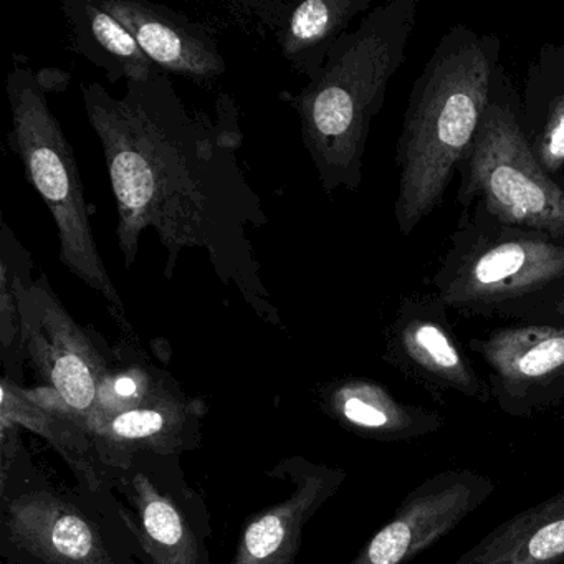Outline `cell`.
<instances>
[{"mask_svg":"<svg viewBox=\"0 0 564 564\" xmlns=\"http://www.w3.org/2000/svg\"><path fill=\"white\" fill-rule=\"evenodd\" d=\"M520 123L541 170L564 184V42L543 45L528 65Z\"/></svg>","mask_w":564,"mask_h":564,"instance_id":"obj_18","label":"cell"},{"mask_svg":"<svg viewBox=\"0 0 564 564\" xmlns=\"http://www.w3.org/2000/svg\"><path fill=\"white\" fill-rule=\"evenodd\" d=\"M98 4L128 29L161 74L209 80L226 72L213 35L186 15L141 0H98Z\"/></svg>","mask_w":564,"mask_h":564,"instance_id":"obj_16","label":"cell"},{"mask_svg":"<svg viewBox=\"0 0 564 564\" xmlns=\"http://www.w3.org/2000/svg\"><path fill=\"white\" fill-rule=\"evenodd\" d=\"M384 359L409 381L442 401L464 395L488 404V382L455 335L451 312L435 296H404L386 329Z\"/></svg>","mask_w":564,"mask_h":564,"instance_id":"obj_11","label":"cell"},{"mask_svg":"<svg viewBox=\"0 0 564 564\" xmlns=\"http://www.w3.org/2000/svg\"><path fill=\"white\" fill-rule=\"evenodd\" d=\"M2 432L0 560L4 564H141L110 494L52 484L32 465L19 429Z\"/></svg>","mask_w":564,"mask_h":564,"instance_id":"obj_4","label":"cell"},{"mask_svg":"<svg viewBox=\"0 0 564 564\" xmlns=\"http://www.w3.org/2000/svg\"><path fill=\"white\" fill-rule=\"evenodd\" d=\"M88 123L101 143L118 210L124 267L137 262L141 234L153 229L173 280L184 250H204L217 279L272 325L279 310L262 280L249 230L267 226L265 209L240 167L237 107L223 95L216 118L191 110L166 74L127 82L113 97L84 87Z\"/></svg>","mask_w":564,"mask_h":564,"instance_id":"obj_1","label":"cell"},{"mask_svg":"<svg viewBox=\"0 0 564 564\" xmlns=\"http://www.w3.org/2000/svg\"><path fill=\"white\" fill-rule=\"evenodd\" d=\"M272 470L289 478L292 494L247 521L236 553L227 564L295 563L306 524L348 477L343 468L315 464L300 455L283 458Z\"/></svg>","mask_w":564,"mask_h":564,"instance_id":"obj_13","label":"cell"},{"mask_svg":"<svg viewBox=\"0 0 564 564\" xmlns=\"http://www.w3.org/2000/svg\"><path fill=\"white\" fill-rule=\"evenodd\" d=\"M454 564H564V490L498 524Z\"/></svg>","mask_w":564,"mask_h":564,"instance_id":"obj_19","label":"cell"},{"mask_svg":"<svg viewBox=\"0 0 564 564\" xmlns=\"http://www.w3.org/2000/svg\"><path fill=\"white\" fill-rule=\"evenodd\" d=\"M206 414V402L184 394L173 379L140 408L101 422L88 432L113 477V470L140 454L181 457L196 451L203 442Z\"/></svg>","mask_w":564,"mask_h":564,"instance_id":"obj_14","label":"cell"},{"mask_svg":"<svg viewBox=\"0 0 564 564\" xmlns=\"http://www.w3.org/2000/svg\"><path fill=\"white\" fill-rule=\"evenodd\" d=\"M64 12L75 47L101 68L111 84L147 80L160 72L128 29L101 9L98 0H65Z\"/></svg>","mask_w":564,"mask_h":564,"instance_id":"obj_21","label":"cell"},{"mask_svg":"<svg viewBox=\"0 0 564 564\" xmlns=\"http://www.w3.org/2000/svg\"><path fill=\"white\" fill-rule=\"evenodd\" d=\"M0 263L11 273L18 295L24 358L34 366L44 388L57 392L72 414L88 425L98 388L113 368V358L72 318L47 276L31 279V256L6 223Z\"/></svg>","mask_w":564,"mask_h":564,"instance_id":"obj_8","label":"cell"},{"mask_svg":"<svg viewBox=\"0 0 564 564\" xmlns=\"http://www.w3.org/2000/svg\"><path fill=\"white\" fill-rule=\"evenodd\" d=\"M458 177L460 207L478 204L501 223L564 242V184L534 160L521 130L520 91L503 65Z\"/></svg>","mask_w":564,"mask_h":564,"instance_id":"obj_7","label":"cell"},{"mask_svg":"<svg viewBox=\"0 0 564 564\" xmlns=\"http://www.w3.org/2000/svg\"><path fill=\"white\" fill-rule=\"evenodd\" d=\"M6 91L12 123L9 144L24 166L25 180L54 217L62 263L85 285L100 293L118 325L130 329L123 299L95 242L74 151L48 107L41 77L24 65H14Z\"/></svg>","mask_w":564,"mask_h":564,"instance_id":"obj_6","label":"cell"},{"mask_svg":"<svg viewBox=\"0 0 564 564\" xmlns=\"http://www.w3.org/2000/svg\"><path fill=\"white\" fill-rule=\"evenodd\" d=\"M497 490L470 468H451L425 478L399 505L391 520L348 564H408L447 536Z\"/></svg>","mask_w":564,"mask_h":564,"instance_id":"obj_12","label":"cell"},{"mask_svg":"<svg viewBox=\"0 0 564 564\" xmlns=\"http://www.w3.org/2000/svg\"><path fill=\"white\" fill-rule=\"evenodd\" d=\"M371 9V0H305L290 6L279 25L283 57L312 80L351 22Z\"/></svg>","mask_w":564,"mask_h":564,"instance_id":"obj_20","label":"cell"},{"mask_svg":"<svg viewBox=\"0 0 564 564\" xmlns=\"http://www.w3.org/2000/svg\"><path fill=\"white\" fill-rule=\"evenodd\" d=\"M485 362L498 409L528 419L564 404V325L511 323L467 343Z\"/></svg>","mask_w":564,"mask_h":564,"instance_id":"obj_10","label":"cell"},{"mask_svg":"<svg viewBox=\"0 0 564 564\" xmlns=\"http://www.w3.org/2000/svg\"><path fill=\"white\" fill-rule=\"evenodd\" d=\"M319 405L346 431L384 444L415 441L445 424L438 412L399 401L381 382L366 378L333 382L322 392Z\"/></svg>","mask_w":564,"mask_h":564,"instance_id":"obj_17","label":"cell"},{"mask_svg":"<svg viewBox=\"0 0 564 564\" xmlns=\"http://www.w3.org/2000/svg\"><path fill=\"white\" fill-rule=\"evenodd\" d=\"M564 279V242L462 207L451 246L429 276L431 295L465 318L508 319Z\"/></svg>","mask_w":564,"mask_h":564,"instance_id":"obj_5","label":"cell"},{"mask_svg":"<svg viewBox=\"0 0 564 564\" xmlns=\"http://www.w3.org/2000/svg\"><path fill=\"white\" fill-rule=\"evenodd\" d=\"M111 491L141 564H210V514L180 457L140 454L113 470Z\"/></svg>","mask_w":564,"mask_h":564,"instance_id":"obj_9","label":"cell"},{"mask_svg":"<svg viewBox=\"0 0 564 564\" xmlns=\"http://www.w3.org/2000/svg\"><path fill=\"white\" fill-rule=\"evenodd\" d=\"M508 319L513 323L564 325V279L536 299L514 310Z\"/></svg>","mask_w":564,"mask_h":564,"instance_id":"obj_23","label":"cell"},{"mask_svg":"<svg viewBox=\"0 0 564 564\" xmlns=\"http://www.w3.org/2000/svg\"><path fill=\"white\" fill-rule=\"evenodd\" d=\"M0 394V425H14L44 438L67 462L80 487L94 494H110L113 477L101 462L94 437L57 392L44 386L22 388L4 376Z\"/></svg>","mask_w":564,"mask_h":564,"instance_id":"obj_15","label":"cell"},{"mask_svg":"<svg viewBox=\"0 0 564 564\" xmlns=\"http://www.w3.org/2000/svg\"><path fill=\"white\" fill-rule=\"evenodd\" d=\"M500 54L497 35L457 24L415 78L395 147L401 236H411L444 200L490 104Z\"/></svg>","mask_w":564,"mask_h":564,"instance_id":"obj_2","label":"cell"},{"mask_svg":"<svg viewBox=\"0 0 564 564\" xmlns=\"http://www.w3.org/2000/svg\"><path fill=\"white\" fill-rule=\"evenodd\" d=\"M417 18L419 0L375 6L333 45L295 100L303 143L329 196L361 186L371 123L408 57Z\"/></svg>","mask_w":564,"mask_h":564,"instance_id":"obj_3","label":"cell"},{"mask_svg":"<svg viewBox=\"0 0 564 564\" xmlns=\"http://www.w3.org/2000/svg\"><path fill=\"white\" fill-rule=\"evenodd\" d=\"M171 381H173L171 376L164 375L150 365H140V362L115 365L98 388L94 414L87 425L88 431L101 422L140 408Z\"/></svg>","mask_w":564,"mask_h":564,"instance_id":"obj_22","label":"cell"}]
</instances>
